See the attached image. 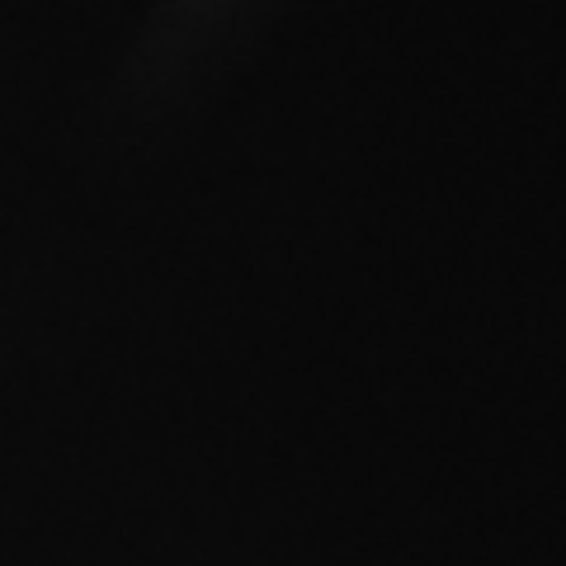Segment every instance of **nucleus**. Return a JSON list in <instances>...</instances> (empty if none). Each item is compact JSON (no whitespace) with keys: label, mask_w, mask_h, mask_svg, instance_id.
Instances as JSON below:
<instances>
[]
</instances>
